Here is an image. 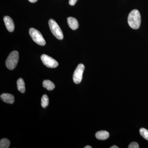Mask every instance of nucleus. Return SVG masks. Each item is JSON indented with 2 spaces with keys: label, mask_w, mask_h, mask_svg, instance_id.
Wrapping results in <instances>:
<instances>
[{
  "label": "nucleus",
  "mask_w": 148,
  "mask_h": 148,
  "mask_svg": "<svg viewBox=\"0 0 148 148\" xmlns=\"http://www.w3.org/2000/svg\"><path fill=\"white\" fill-rule=\"evenodd\" d=\"M127 22L130 27L134 29H138L141 24V15L139 11L133 10L130 12L127 18Z\"/></svg>",
  "instance_id": "obj_1"
},
{
  "label": "nucleus",
  "mask_w": 148,
  "mask_h": 148,
  "mask_svg": "<svg viewBox=\"0 0 148 148\" xmlns=\"http://www.w3.org/2000/svg\"><path fill=\"white\" fill-rule=\"evenodd\" d=\"M19 55L18 51H14L11 52L6 61L5 65L7 68L10 70H13L16 68L18 64Z\"/></svg>",
  "instance_id": "obj_2"
},
{
  "label": "nucleus",
  "mask_w": 148,
  "mask_h": 148,
  "mask_svg": "<svg viewBox=\"0 0 148 148\" xmlns=\"http://www.w3.org/2000/svg\"><path fill=\"white\" fill-rule=\"evenodd\" d=\"M49 25L52 34L58 40L64 38L63 33L58 24L53 19H50L49 21Z\"/></svg>",
  "instance_id": "obj_3"
},
{
  "label": "nucleus",
  "mask_w": 148,
  "mask_h": 148,
  "mask_svg": "<svg viewBox=\"0 0 148 148\" xmlns=\"http://www.w3.org/2000/svg\"><path fill=\"white\" fill-rule=\"evenodd\" d=\"M29 33L32 39L37 44L41 46L45 45V40L40 32L34 28H32L29 29Z\"/></svg>",
  "instance_id": "obj_4"
},
{
  "label": "nucleus",
  "mask_w": 148,
  "mask_h": 148,
  "mask_svg": "<svg viewBox=\"0 0 148 148\" xmlns=\"http://www.w3.org/2000/svg\"><path fill=\"white\" fill-rule=\"evenodd\" d=\"M84 69L85 66L83 64H79L77 66L73 75V80L76 84H78L82 81Z\"/></svg>",
  "instance_id": "obj_5"
},
{
  "label": "nucleus",
  "mask_w": 148,
  "mask_h": 148,
  "mask_svg": "<svg viewBox=\"0 0 148 148\" xmlns=\"http://www.w3.org/2000/svg\"><path fill=\"white\" fill-rule=\"evenodd\" d=\"M41 59L43 64L48 68H56L58 66V63L56 60L46 54H42Z\"/></svg>",
  "instance_id": "obj_6"
},
{
  "label": "nucleus",
  "mask_w": 148,
  "mask_h": 148,
  "mask_svg": "<svg viewBox=\"0 0 148 148\" xmlns=\"http://www.w3.org/2000/svg\"><path fill=\"white\" fill-rule=\"evenodd\" d=\"M3 20L7 30L9 32H13L14 29V24L12 18L6 16H4Z\"/></svg>",
  "instance_id": "obj_7"
},
{
  "label": "nucleus",
  "mask_w": 148,
  "mask_h": 148,
  "mask_svg": "<svg viewBox=\"0 0 148 148\" xmlns=\"http://www.w3.org/2000/svg\"><path fill=\"white\" fill-rule=\"evenodd\" d=\"M2 101L8 104H13L14 102V96L10 93H3L1 95Z\"/></svg>",
  "instance_id": "obj_8"
},
{
  "label": "nucleus",
  "mask_w": 148,
  "mask_h": 148,
  "mask_svg": "<svg viewBox=\"0 0 148 148\" xmlns=\"http://www.w3.org/2000/svg\"><path fill=\"white\" fill-rule=\"evenodd\" d=\"M68 24L69 27L73 30H75L79 27V23L75 18L73 17H69L67 18Z\"/></svg>",
  "instance_id": "obj_9"
},
{
  "label": "nucleus",
  "mask_w": 148,
  "mask_h": 148,
  "mask_svg": "<svg viewBox=\"0 0 148 148\" xmlns=\"http://www.w3.org/2000/svg\"><path fill=\"white\" fill-rule=\"evenodd\" d=\"M109 133L108 131H100L96 132L95 137L99 140H106L109 137Z\"/></svg>",
  "instance_id": "obj_10"
},
{
  "label": "nucleus",
  "mask_w": 148,
  "mask_h": 148,
  "mask_svg": "<svg viewBox=\"0 0 148 148\" xmlns=\"http://www.w3.org/2000/svg\"><path fill=\"white\" fill-rule=\"evenodd\" d=\"M17 89L18 91H20L21 93H24L25 92L26 89H25V83L24 80L22 78H19L17 80Z\"/></svg>",
  "instance_id": "obj_11"
},
{
  "label": "nucleus",
  "mask_w": 148,
  "mask_h": 148,
  "mask_svg": "<svg viewBox=\"0 0 148 148\" xmlns=\"http://www.w3.org/2000/svg\"><path fill=\"white\" fill-rule=\"evenodd\" d=\"M43 86L49 90H53L55 87V85L49 80H45L42 83Z\"/></svg>",
  "instance_id": "obj_12"
},
{
  "label": "nucleus",
  "mask_w": 148,
  "mask_h": 148,
  "mask_svg": "<svg viewBox=\"0 0 148 148\" xmlns=\"http://www.w3.org/2000/svg\"><path fill=\"white\" fill-rule=\"evenodd\" d=\"M10 141L6 138H3L0 141V148H8L10 146Z\"/></svg>",
  "instance_id": "obj_13"
},
{
  "label": "nucleus",
  "mask_w": 148,
  "mask_h": 148,
  "mask_svg": "<svg viewBox=\"0 0 148 148\" xmlns=\"http://www.w3.org/2000/svg\"><path fill=\"white\" fill-rule=\"evenodd\" d=\"M49 99L47 95H43L41 99V106L43 108H46L49 105Z\"/></svg>",
  "instance_id": "obj_14"
},
{
  "label": "nucleus",
  "mask_w": 148,
  "mask_h": 148,
  "mask_svg": "<svg viewBox=\"0 0 148 148\" xmlns=\"http://www.w3.org/2000/svg\"><path fill=\"white\" fill-rule=\"evenodd\" d=\"M141 136L148 141V130L145 128H141L140 130Z\"/></svg>",
  "instance_id": "obj_15"
},
{
  "label": "nucleus",
  "mask_w": 148,
  "mask_h": 148,
  "mask_svg": "<svg viewBox=\"0 0 148 148\" xmlns=\"http://www.w3.org/2000/svg\"><path fill=\"white\" fill-rule=\"evenodd\" d=\"M128 148H139V145L138 143L136 142H133L129 145Z\"/></svg>",
  "instance_id": "obj_16"
},
{
  "label": "nucleus",
  "mask_w": 148,
  "mask_h": 148,
  "mask_svg": "<svg viewBox=\"0 0 148 148\" xmlns=\"http://www.w3.org/2000/svg\"><path fill=\"white\" fill-rule=\"evenodd\" d=\"M77 0H69V3L70 5H74L77 2Z\"/></svg>",
  "instance_id": "obj_17"
},
{
  "label": "nucleus",
  "mask_w": 148,
  "mask_h": 148,
  "mask_svg": "<svg viewBox=\"0 0 148 148\" xmlns=\"http://www.w3.org/2000/svg\"><path fill=\"white\" fill-rule=\"evenodd\" d=\"M29 1L30 2L34 3L36 2L38 0H29Z\"/></svg>",
  "instance_id": "obj_18"
},
{
  "label": "nucleus",
  "mask_w": 148,
  "mask_h": 148,
  "mask_svg": "<svg viewBox=\"0 0 148 148\" xmlns=\"http://www.w3.org/2000/svg\"><path fill=\"white\" fill-rule=\"evenodd\" d=\"M110 148H119V147L116 145H114L112 147H111Z\"/></svg>",
  "instance_id": "obj_19"
},
{
  "label": "nucleus",
  "mask_w": 148,
  "mask_h": 148,
  "mask_svg": "<svg viewBox=\"0 0 148 148\" xmlns=\"http://www.w3.org/2000/svg\"><path fill=\"white\" fill-rule=\"evenodd\" d=\"M92 147H90V146H86L84 147V148H92Z\"/></svg>",
  "instance_id": "obj_20"
}]
</instances>
